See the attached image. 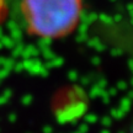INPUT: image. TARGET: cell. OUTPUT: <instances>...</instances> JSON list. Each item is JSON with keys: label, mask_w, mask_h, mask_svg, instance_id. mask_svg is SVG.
Returning a JSON list of instances; mask_svg holds the SVG:
<instances>
[{"label": "cell", "mask_w": 133, "mask_h": 133, "mask_svg": "<svg viewBox=\"0 0 133 133\" xmlns=\"http://www.w3.org/2000/svg\"><path fill=\"white\" fill-rule=\"evenodd\" d=\"M26 32L39 39H61L74 32L81 21L83 0H21Z\"/></svg>", "instance_id": "obj_1"}, {"label": "cell", "mask_w": 133, "mask_h": 133, "mask_svg": "<svg viewBox=\"0 0 133 133\" xmlns=\"http://www.w3.org/2000/svg\"><path fill=\"white\" fill-rule=\"evenodd\" d=\"M8 15V0H0V24L6 19Z\"/></svg>", "instance_id": "obj_2"}, {"label": "cell", "mask_w": 133, "mask_h": 133, "mask_svg": "<svg viewBox=\"0 0 133 133\" xmlns=\"http://www.w3.org/2000/svg\"><path fill=\"white\" fill-rule=\"evenodd\" d=\"M128 133H133V127H132L131 129H129V132H128Z\"/></svg>", "instance_id": "obj_3"}]
</instances>
